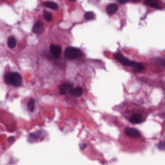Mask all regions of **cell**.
Here are the masks:
<instances>
[{
  "label": "cell",
  "instance_id": "obj_2",
  "mask_svg": "<svg viewBox=\"0 0 165 165\" xmlns=\"http://www.w3.org/2000/svg\"><path fill=\"white\" fill-rule=\"evenodd\" d=\"M5 81L15 87H19L22 83V77L18 72H9L5 77Z\"/></svg>",
  "mask_w": 165,
  "mask_h": 165
},
{
  "label": "cell",
  "instance_id": "obj_3",
  "mask_svg": "<svg viewBox=\"0 0 165 165\" xmlns=\"http://www.w3.org/2000/svg\"><path fill=\"white\" fill-rule=\"evenodd\" d=\"M82 51L79 49L73 47H68L65 51V55L69 59H76L82 55Z\"/></svg>",
  "mask_w": 165,
  "mask_h": 165
},
{
  "label": "cell",
  "instance_id": "obj_12",
  "mask_svg": "<svg viewBox=\"0 0 165 165\" xmlns=\"http://www.w3.org/2000/svg\"><path fill=\"white\" fill-rule=\"evenodd\" d=\"M144 5L152 7V8H156V9L160 8V7L159 6L158 2L155 1H146L145 2H144Z\"/></svg>",
  "mask_w": 165,
  "mask_h": 165
},
{
  "label": "cell",
  "instance_id": "obj_13",
  "mask_svg": "<svg viewBox=\"0 0 165 165\" xmlns=\"http://www.w3.org/2000/svg\"><path fill=\"white\" fill-rule=\"evenodd\" d=\"M7 45L11 49L15 48L17 45V41L16 39L13 37H10L7 40Z\"/></svg>",
  "mask_w": 165,
  "mask_h": 165
},
{
  "label": "cell",
  "instance_id": "obj_18",
  "mask_svg": "<svg viewBox=\"0 0 165 165\" xmlns=\"http://www.w3.org/2000/svg\"><path fill=\"white\" fill-rule=\"evenodd\" d=\"M86 147H87L86 144H85V143H83L81 145V146H80V149L81 150H84Z\"/></svg>",
  "mask_w": 165,
  "mask_h": 165
},
{
  "label": "cell",
  "instance_id": "obj_4",
  "mask_svg": "<svg viewBox=\"0 0 165 165\" xmlns=\"http://www.w3.org/2000/svg\"><path fill=\"white\" fill-rule=\"evenodd\" d=\"M49 51L54 58H58L62 53V47L59 45L51 44L49 47Z\"/></svg>",
  "mask_w": 165,
  "mask_h": 165
},
{
  "label": "cell",
  "instance_id": "obj_19",
  "mask_svg": "<svg viewBox=\"0 0 165 165\" xmlns=\"http://www.w3.org/2000/svg\"><path fill=\"white\" fill-rule=\"evenodd\" d=\"M119 2L121 3H126L127 2L126 1H119Z\"/></svg>",
  "mask_w": 165,
  "mask_h": 165
},
{
  "label": "cell",
  "instance_id": "obj_6",
  "mask_svg": "<svg viewBox=\"0 0 165 165\" xmlns=\"http://www.w3.org/2000/svg\"><path fill=\"white\" fill-rule=\"evenodd\" d=\"M125 133L129 136L137 138L141 136L140 132L136 129L131 127H127L125 129Z\"/></svg>",
  "mask_w": 165,
  "mask_h": 165
},
{
  "label": "cell",
  "instance_id": "obj_14",
  "mask_svg": "<svg viewBox=\"0 0 165 165\" xmlns=\"http://www.w3.org/2000/svg\"><path fill=\"white\" fill-rule=\"evenodd\" d=\"M84 18L87 21L92 20L95 19V15L93 12H92V11L87 12L84 15Z\"/></svg>",
  "mask_w": 165,
  "mask_h": 165
},
{
  "label": "cell",
  "instance_id": "obj_8",
  "mask_svg": "<svg viewBox=\"0 0 165 165\" xmlns=\"http://www.w3.org/2000/svg\"><path fill=\"white\" fill-rule=\"evenodd\" d=\"M118 10V6L116 3H110L106 7V13L110 15L116 13Z\"/></svg>",
  "mask_w": 165,
  "mask_h": 165
},
{
  "label": "cell",
  "instance_id": "obj_11",
  "mask_svg": "<svg viewBox=\"0 0 165 165\" xmlns=\"http://www.w3.org/2000/svg\"><path fill=\"white\" fill-rule=\"evenodd\" d=\"M43 5L48 8H51V9L55 10H57L59 8V6L57 5V3H56L55 2H51V1L45 2L43 3Z\"/></svg>",
  "mask_w": 165,
  "mask_h": 165
},
{
  "label": "cell",
  "instance_id": "obj_16",
  "mask_svg": "<svg viewBox=\"0 0 165 165\" xmlns=\"http://www.w3.org/2000/svg\"><path fill=\"white\" fill-rule=\"evenodd\" d=\"M44 18L48 21H50L53 19V15L51 13H49L48 11H45L44 12Z\"/></svg>",
  "mask_w": 165,
  "mask_h": 165
},
{
  "label": "cell",
  "instance_id": "obj_15",
  "mask_svg": "<svg viewBox=\"0 0 165 165\" xmlns=\"http://www.w3.org/2000/svg\"><path fill=\"white\" fill-rule=\"evenodd\" d=\"M28 109L29 111L33 112L35 110V100L33 99H31L28 103Z\"/></svg>",
  "mask_w": 165,
  "mask_h": 165
},
{
  "label": "cell",
  "instance_id": "obj_9",
  "mask_svg": "<svg viewBox=\"0 0 165 165\" xmlns=\"http://www.w3.org/2000/svg\"><path fill=\"white\" fill-rule=\"evenodd\" d=\"M83 92V91L82 88L78 87L75 88L74 89L73 88L70 90L69 93L73 96L80 97L82 95Z\"/></svg>",
  "mask_w": 165,
  "mask_h": 165
},
{
  "label": "cell",
  "instance_id": "obj_17",
  "mask_svg": "<svg viewBox=\"0 0 165 165\" xmlns=\"http://www.w3.org/2000/svg\"><path fill=\"white\" fill-rule=\"evenodd\" d=\"M158 148L162 151H165V141H161L158 144Z\"/></svg>",
  "mask_w": 165,
  "mask_h": 165
},
{
  "label": "cell",
  "instance_id": "obj_5",
  "mask_svg": "<svg viewBox=\"0 0 165 165\" xmlns=\"http://www.w3.org/2000/svg\"><path fill=\"white\" fill-rule=\"evenodd\" d=\"M58 88L61 95H65L67 92H69L70 90L73 89V85L70 83H65L60 85Z\"/></svg>",
  "mask_w": 165,
  "mask_h": 165
},
{
  "label": "cell",
  "instance_id": "obj_10",
  "mask_svg": "<svg viewBox=\"0 0 165 165\" xmlns=\"http://www.w3.org/2000/svg\"><path fill=\"white\" fill-rule=\"evenodd\" d=\"M43 25L40 21H37L34 25L33 28V32L36 34H40L43 32Z\"/></svg>",
  "mask_w": 165,
  "mask_h": 165
},
{
  "label": "cell",
  "instance_id": "obj_1",
  "mask_svg": "<svg viewBox=\"0 0 165 165\" xmlns=\"http://www.w3.org/2000/svg\"><path fill=\"white\" fill-rule=\"evenodd\" d=\"M114 57L115 59L117 60L122 65L133 67L134 71L135 72L139 73L145 69L144 65L142 63L130 60L129 59L124 57L121 53H118L115 54Z\"/></svg>",
  "mask_w": 165,
  "mask_h": 165
},
{
  "label": "cell",
  "instance_id": "obj_7",
  "mask_svg": "<svg viewBox=\"0 0 165 165\" xmlns=\"http://www.w3.org/2000/svg\"><path fill=\"white\" fill-rule=\"evenodd\" d=\"M143 121V116L140 113L134 114L130 117V122L134 124H138L142 122Z\"/></svg>",
  "mask_w": 165,
  "mask_h": 165
}]
</instances>
